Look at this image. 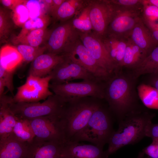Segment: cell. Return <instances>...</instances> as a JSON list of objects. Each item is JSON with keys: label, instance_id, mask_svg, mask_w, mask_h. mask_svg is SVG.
Instances as JSON below:
<instances>
[{"label": "cell", "instance_id": "30", "mask_svg": "<svg viewBox=\"0 0 158 158\" xmlns=\"http://www.w3.org/2000/svg\"><path fill=\"white\" fill-rule=\"evenodd\" d=\"M3 7H0V44L6 42L11 33L15 24L12 20L11 11Z\"/></svg>", "mask_w": 158, "mask_h": 158}, {"label": "cell", "instance_id": "13", "mask_svg": "<svg viewBox=\"0 0 158 158\" xmlns=\"http://www.w3.org/2000/svg\"><path fill=\"white\" fill-rule=\"evenodd\" d=\"M64 56L63 60L57 65L49 74L51 77V83L62 84L77 79L99 80L81 66Z\"/></svg>", "mask_w": 158, "mask_h": 158}, {"label": "cell", "instance_id": "32", "mask_svg": "<svg viewBox=\"0 0 158 158\" xmlns=\"http://www.w3.org/2000/svg\"><path fill=\"white\" fill-rule=\"evenodd\" d=\"M24 4L28 11L30 18L45 15H49V9L45 0H25Z\"/></svg>", "mask_w": 158, "mask_h": 158}, {"label": "cell", "instance_id": "28", "mask_svg": "<svg viewBox=\"0 0 158 158\" xmlns=\"http://www.w3.org/2000/svg\"><path fill=\"white\" fill-rule=\"evenodd\" d=\"M70 20L73 27L79 32L86 33L93 31L88 0L85 6Z\"/></svg>", "mask_w": 158, "mask_h": 158}, {"label": "cell", "instance_id": "46", "mask_svg": "<svg viewBox=\"0 0 158 158\" xmlns=\"http://www.w3.org/2000/svg\"><path fill=\"white\" fill-rule=\"evenodd\" d=\"M145 154L144 152L142 151H140L136 158H144V155Z\"/></svg>", "mask_w": 158, "mask_h": 158}, {"label": "cell", "instance_id": "11", "mask_svg": "<svg viewBox=\"0 0 158 158\" xmlns=\"http://www.w3.org/2000/svg\"><path fill=\"white\" fill-rule=\"evenodd\" d=\"M79 38L99 65L112 75L118 72L101 38L93 31L79 32Z\"/></svg>", "mask_w": 158, "mask_h": 158}, {"label": "cell", "instance_id": "21", "mask_svg": "<svg viewBox=\"0 0 158 158\" xmlns=\"http://www.w3.org/2000/svg\"><path fill=\"white\" fill-rule=\"evenodd\" d=\"M27 145L12 134L7 138L0 140V158H26Z\"/></svg>", "mask_w": 158, "mask_h": 158}, {"label": "cell", "instance_id": "10", "mask_svg": "<svg viewBox=\"0 0 158 158\" xmlns=\"http://www.w3.org/2000/svg\"><path fill=\"white\" fill-rule=\"evenodd\" d=\"M93 32L100 38L106 34L116 11L109 0H88Z\"/></svg>", "mask_w": 158, "mask_h": 158}, {"label": "cell", "instance_id": "38", "mask_svg": "<svg viewBox=\"0 0 158 158\" xmlns=\"http://www.w3.org/2000/svg\"><path fill=\"white\" fill-rule=\"evenodd\" d=\"M146 137L151 138L152 141H158V123L151 121L148 124L145 131Z\"/></svg>", "mask_w": 158, "mask_h": 158}, {"label": "cell", "instance_id": "18", "mask_svg": "<svg viewBox=\"0 0 158 158\" xmlns=\"http://www.w3.org/2000/svg\"><path fill=\"white\" fill-rule=\"evenodd\" d=\"M13 97L4 94L0 96V140L5 139L13 132L17 117L11 111L10 104Z\"/></svg>", "mask_w": 158, "mask_h": 158}, {"label": "cell", "instance_id": "15", "mask_svg": "<svg viewBox=\"0 0 158 158\" xmlns=\"http://www.w3.org/2000/svg\"><path fill=\"white\" fill-rule=\"evenodd\" d=\"M109 156L103 147L92 144L68 142L62 145L61 158H109Z\"/></svg>", "mask_w": 158, "mask_h": 158}, {"label": "cell", "instance_id": "2", "mask_svg": "<svg viewBox=\"0 0 158 158\" xmlns=\"http://www.w3.org/2000/svg\"><path fill=\"white\" fill-rule=\"evenodd\" d=\"M154 114L138 109L126 116L118 122L108 143L106 151L109 156L123 147L138 142L146 137L148 123L154 117Z\"/></svg>", "mask_w": 158, "mask_h": 158}, {"label": "cell", "instance_id": "35", "mask_svg": "<svg viewBox=\"0 0 158 158\" xmlns=\"http://www.w3.org/2000/svg\"><path fill=\"white\" fill-rule=\"evenodd\" d=\"M119 10L142 9L143 0H109Z\"/></svg>", "mask_w": 158, "mask_h": 158}, {"label": "cell", "instance_id": "26", "mask_svg": "<svg viewBox=\"0 0 158 158\" xmlns=\"http://www.w3.org/2000/svg\"><path fill=\"white\" fill-rule=\"evenodd\" d=\"M146 56L145 52L129 38L121 68L125 67L132 69L138 65Z\"/></svg>", "mask_w": 158, "mask_h": 158}, {"label": "cell", "instance_id": "36", "mask_svg": "<svg viewBox=\"0 0 158 158\" xmlns=\"http://www.w3.org/2000/svg\"><path fill=\"white\" fill-rule=\"evenodd\" d=\"M142 18V20L155 22L158 20V8L143 0Z\"/></svg>", "mask_w": 158, "mask_h": 158}, {"label": "cell", "instance_id": "8", "mask_svg": "<svg viewBox=\"0 0 158 158\" xmlns=\"http://www.w3.org/2000/svg\"><path fill=\"white\" fill-rule=\"evenodd\" d=\"M51 78L50 75L41 78L29 75L25 83L17 88L13 102H37L47 98L54 94L49 90Z\"/></svg>", "mask_w": 158, "mask_h": 158}, {"label": "cell", "instance_id": "16", "mask_svg": "<svg viewBox=\"0 0 158 158\" xmlns=\"http://www.w3.org/2000/svg\"><path fill=\"white\" fill-rule=\"evenodd\" d=\"M63 143L35 138L28 143L26 158H61Z\"/></svg>", "mask_w": 158, "mask_h": 158}, {"label": "cell", "instance_id": "7", "mask_svg": "<svg viewBox=\"0 0 158 158\" xmlns=\"http://www.w3.org/2000/svg\"><path fill=\"white\" fill-rule=\"evenodd\" d=\"M104 87L102 82L95 80L49 85L54 94L66 99L91 97L102 99L104 97Z\"/></svg>", "mask_w": 158, "mask_h": 158}, {"label": "cell", "instance_id": "17", "mask_svg": "<svg viewBox=\"0 0 158 158\" xmlns=\"http://www.w3.org/2000/svg\"><path fill=\"white\" fill-rule=\"evenodd\" d=\"M64 59L62 55L49 53L42 54L31 62L29 75L40 78L45 77Z\"/></svg>", "mask_w": 158, "mask_h": 158}, {"label": "cell", "instance_id": "40", "mask_svg": "<svg viewBox=\"0 0 158 158\" xmlns=\"http://www.w3.org/2000/svg\"><path fill=\"white\" fill-rule=\"evenodd\" d=\"M142 20L148 28L155 40L158 43V23L155 22Z\"/></svg>", "mask_w": 158, "mask_h": 158}, {"label": "cell", "instance_id": "19", "mask_svg": "<svg viewBox=\"0 0 158 158\" xmlns=\"http://www.w3.org/2000/svg\"><path fill=\"white\" fill-rule=\"evenodd\" d=\"M129 38L145 52L147 56L158 46V43L153 38L142 19L133 29Z\"/></svg>", "mask_w": 158, "mask_h": 158}, {"label": "cell", "instance_id": "20", "mask_svg": "<svg viewBox=\"0 0 158 158\" xmlns=\"http://www.w3.org/2000/svg\"><path fill=\"white\" fill-rule=\"evenodd\" d=\"M100 38L119 71L121 68L128 38L107 34Z\"/></svg>", "mask_w": 158, "mask_h": 158}, {"label": "cell", "instance_id": "12", "mask_svg": "<svg viewBox=\"0 0 158 158\" xmlns=\"http://www.w3.org/2000/svg\"><path fill=\"white\" fill-rule=\"evenodd\" d=\"M79 36L70 20L50 30L44 46L48 53L61 55L66 47Z\"/></svg>", "mask_w": 158, "mask_h": 158}, {"label": "cell", "instance_id": "41", "mask_svg": "<svg viewBox=\"0 0 158 158\" xmlns=\"http://www.w3.org/2000/svg\"><path fill=\"white\" fill-rule=\"evenodd\" d=\"M25 0H0V2L4 7L13 10L18 5L23 4Z\"/></svg>", "mask_w": 158, "mask_h": 158}, {"label": "cell", "instance_id": "27", "mask_svg": "<svg viewBox=\"0 0 158 158\" xmlns=\"http://www.w3.org/2000/svg\"><path fill=\"white\" fill-rule=\"evenodd\" d=\"M138 92L140 98L145 107L158 110V92L154 87L142 84L138 86Z\"/></svg>", "mask_w": 158, "mask_h": 158}, {"label": "cell", "instance_id": "22", "mask_svg": "<svg viewBox=\"0 0 158 158\" xmlns=\"http://www.w3.org/2000/svg\"><path fill=\"white\" fill-rule=\"evenodd\" d=\"M50 30L47 28L23 32H20L13 40L16 44H24L37 47L45 42Z\"/></svg>", "mask_w": 158, "mask_h": 158}, {"label": "cell", "instance_id": "31", "mask_svg": "<svg viewBox=\"0 0 158 158\" xmlns=\"http://www.w3.org/2000/svg\"><path fill=\"white\" fill-rule=\"evenodd\" d=\"M16 47L21 56L23 61L27 62H32L38 56L44 54L46 50L44 46L35 47L20 44Z\"/></svg>", "mask_w": 158, "mask_h": 158}, {"label": "cell", "instance_id": "5", "mask_svg": "<svg viewBox=\"0 0 158 158\" xmlns=\"http://www.w3.org/2000/svg\"><path fill=\"white\" fill-rule=\"evenodd\" d=\"M66 102V99L54 94L41 103L14 102L12 100L9 107L17 117L30 120L43 116L59 115Z\"/></svg>", "mask_w": 158, "mask_h": 158}, {"label": "cell", "instance_id": "6", "mask_svg": "<svg viewBox=\"0 0 158 158\" xmlns=\"http://www.w3.org/2000/svg\"><path fill=\"white\" fill-rule=\"evenodd\" d=\"M61 55L81 66L99 81L106 82L112 76L99 65L79 36L66 47Z\"/></svg>", "mask_w": 158, "mask_h": 158}, {"label": "cell", "instance_id": "39", "mask_svg": "<svg viewBox=\"0 0 158 158\" xmlns=\"http://www.w3.org/2000/svg\"><path fill=\"white\" fill-rule=\"evenodd\" d=\"M142 151L150 158H158V141H152L150 144Z\"/></svg>", "mask_w": 158, "mask_h": 158}, {"label": "cell", "instance_id": "37", "mask_svg": "<svg viewBox=\"0 0 158 158\" xmlns=\"http://www.w3.org/2000/svg\"><path fill=\"white\" fill-rule=\"evenodd\" d=\"M13 72L8 71L0 66V78L4 80L6 87L13 95L14 89L13 83Z\"/></svg>", "mask_w": 158, "mask_h": 158}, {"label": "cell", "instance_id": "45", "mask_svg": "<svg viewBox=\"0 0 158 158\" xmlns=\"http://www.w3.org/2000/svg\"><path fill=\"white\" fill-rule=\"evenodd\" d=\"M149 3L153 5L158 8V0H147Z\"/></svg>", "mask_w": 158, "mask_h": 158}, {"label": "cell", "instance_id": "4", "mask_svg": "<svg viewBox=\"0 0 158 158\" xmlns=\"http://www.w3.org/2000/svg\"><path fill=\"white\" fill-rule=\"evenodd\" d=\"M109 108L102 104L94 112L87 125L72 142L85 141L103 147L115 131L114 119Z\"/></svg>", "mask_w": 158, "mask_h": 158}, {"label": "cell", "instance_id": "9", "mask_svg": "<svg viewBox=\"0 0 158 158\" xmlns=\"http://www.w3.org/2000/svg\"><path fill=\"white\" fill-rule=\"evenodd\" d=\"M115 9V13L108 26L106 35L128 38L134 28L142 19L143 9Z\"/></svg>", "mask_w": 158, "mask_h": 158}, {"label": "cell", "instance_id": "24", "mask_svg": "<svg viewBox=\"0 0 158 158\" xmlns=\"http://www.w3.org/2000/svg\"><path fill=\"white\" fill-rule=\"evenodd\" d=\"M87 0H65L54 18L62 22L72 19L85 6Z\"/></svg>", "mask_w": 158, "mask_h": 158}, {"label": "cell", "instance_id": "43", "mask_svg": "<svg viewBox=\"0 0 158 158\" xmlns=\"http://www.w3.org/2000/svg\"><path fill=\"white\" fill-rule=\"evenodd\" d=\"M151 75L149 80L150 85L154 87L158 92V72Z\"/></svg>", "mask_w": 158, "mask_h": 158}, {"label": "cell", "instance_id": "42", "mask_svg": "<svg viewBox=\"0 0 158 158\" xmlns=\"http://www.w3.org/2000/svg\"><path fill=\"white\" fill-rule=\"evenodd\" d=\"M64 1L65 0H53L52 4L50 11V15L54 18L57 11Z\"/></svg>", "mask_w": 158, "mask_h": 158}, {"label": "cell", "instance_id": "23", "mask_svg": "<svg viewBox=\"0 0 158 158\" xmlns=\"http://www.w3.org/2000/svg\"><path fill=\"white\" fill-rule=\"evenodd\" d=\"M0 53V66L8 71L14 72L23 61L16 47L13 46L6 45L3 46Z\"/></svg>", "mask_w": 158, "mask_h": 158}, {"label": "cell", "instance_id": "14", "mask_svg": "<svg viewBox=\"0 0 158 158\" xmlns=\"http://www.w3.org/2000/svg\"><path fill=\"white\" fill-rule=\"evenodd\" d=\"M59 115L43 116L28 120L36 138L46 141L64 142Z\"/></svg>", "mask_w": 158, "mask_h": 158}, {"label": "cell", "instance_id": "44", "mask_svg": "<svg viewBox=\"0 0 158 158\" xmlns=\"http://www.w3.org/2000/svg\"><path fill=\"white\" fill-rule=\"evenodd\" d=\"M5 87V85L4 80L0 78V96L4 94V91Z\"/></svg>", "mask_w": 158, "mask_h": 158}, {"label": "cell", "instance_id": "3", "mask_svg": "<svg viewBox=\"0 0 158 158\" xmlns=\"http://www.w3.org/2000/svg\"><path fill=\"white\" fill-rule=\"evenodd\" d=\"M106 82L104 98L118 122L130 113L138 109L133 83L130 78L118 73Z\"/></svg>", "mask_w": 158, "mask_h": 158}, {"label": "cell", "instance_id": "34", "mask_svg": "<svg viewBox=\"0 0 158 158\" xmlns=\"http://www.w3.org/2000/svg\"><path fill=\"white\" fill-rule=\"evenodd\" d=\"M11 16L15 25L19 27H23L30 19L28 11L24 3L11 11Z\"/></svg>", "mask_w": 158, "mask_h": 158}, {"label": "cell", "instance_id": "29", "mask_svg": "<svg viewBox=\"0 0 158 158\" xmlns=\"http://www.w3.org/2000/svg\"><path fill=\"white\" fill-rule=\"evenodd\" d=\"M12 134L19 141L27 143L35 137L29 121L17 117Z\"/></svg>", "mask_w": 158, "mask_h": 158}, {"label": "cell", "instance_id": "25", "mask_svg": "<svg viewBox=\"0 0 158 158\" xmlns=\"http://www.w3.org/2000/svg\"><path fill=\"white\" fill-rule=\"evenodd\" d=\"M133 78L147 74L158 72V46L156 47L138 65L132 69Z\"/></svg>", "mask_w": 158, "mask_h": 158}, {"label": "cell", "instance_id": "1", "mask_svg": "<svg viewBox=\"0 0 158 158\" xmlns=\"http://www.w3.org/2000/svg\"><path fill=\"white\" fill-rule=\"evenodd\" d=\"M100 100L91 97L67 99L58 116L64 142H73L83 130L94 112L102 104Z\"/></svg>", "mask_w": 158, "mask_h": 158}, {"label": "cell", "instance_id": "33", "mask_svg": "<svg viewBox=\"0 0 158 158\" xmlns=\"http://www.w3.org/2000/svg\"><path fill=\"white\" fill-rule=\"evenodd\" d=\"M50 20L49 15H45L36 18H30L24 24L20 32L47 28Z\"/></svg>", "mask_w": 158, "mask_h": 158}]
</instances>
